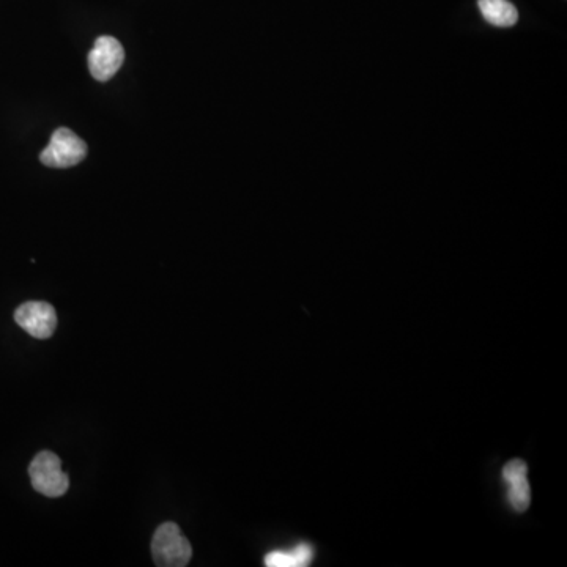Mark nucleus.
<instances>
[{
	"instance_id": "2",
	"label": "nucleus",
	"mask_w": 567,
	"mask_h": 567,
	"mask_svg": "<svg viewBox=\"0 0 567 567\" xmlns=\"http://www.w3.org/2000/svg\"><path fill=\"white\" fill-rule=\"evenodd\" d=\"M29 476L34 489L48 498L62 497L70 487V479L62 470V460L51 451H41L35 456L29 465Z\"/></svg>"
},
{
	"instance_id": "1",
	"label": "nucleus",
	"mask_w": 567,
	"mask_h": 567,
	"mask_svg": "<svg viewBox=\"0 0 567 567\" xmlns=\"http://www.w3.org/2000/svg\"><path fill=\"white\" fill-rule=\"evenodd\" d=\"M152 555L156 566L183 567L191 561L193 547L177 523L166 522L153 534Z\"/></svg>"
},
{
	"instance_id": "3",
	"label": "nucleus",
	"mask_w": 567,
	"mask_h": 567,
	"mask_svg": "<svg viewBox=\"0 0 567 567\" xmlns=\"http://www.w3.org/2000/svg\"><path fill=\"white\" fill-rule=\"evenodd\" d=\"M86 156V142L68 128H59L52 133L48 147L40 153V161L48 167L67 169L84 161Z\"/></svg>"
},
{
	"instance_id": "4",
	"label": "nucleus",
	"mask_w": 567,
	"mask_h": 567,
	"mask_svg": "<svg viewBox=\"0 0 567 567\" xmlns=\"http://www.w3.org/2000/svg\"><path fill=\"white\" fill-rule=\"evenodd\" d=\"M125 60V49L117 38L103 35L98 37L89 54L90 75L100 82L109 81Z\"/></svg>"
},
{
	"instance_id": "5",
	"label": "nucleus",
	"mask_w": 567,
	"mask_h": 567,
	"mask_svg": "<svg viewBox=\"0 0 567 567\" xmlns=\"http://www.w3.org/2000/svg\"><path fill=\"white\" fill-rule=\"evenodd\" d=\"M15 320L32 338H51L57 327L56 309L45 301H29L16 309Z\"/></svg>"
},
{
	"instance_id": "6",
	"label": "nucleus",
	"mask_w": 567,
	"mask_h": 567,
	"mask_svg": "<svg viewBox=\"0 0 567 567\" xmlns=\"http://www.w3.org/2000/svg\"><path fill=\"white\" fill-rule=\"evenodd\" d=\"M481 15L487 23L495 27L516 26L519 21V12L509 0H478Z\"/></svg>"
},
{
	"instance_id": "7",
	"label": "nucleus",
	"mask_w": 567,
	"mask_h": 567,
	"mask_svg": "<svg viewBox=\"0 0 567 567\" xmlns=\"http://www.w3.org/2000/svg\"><path fill=\"white\" fill-rule=\"evenodd\" d=\"M312 560V549L309 545L301 544L290 552H276L268 553L265 558V564L268 567H301L308 566Z\"/></svg>"
},
{
	"instance_id": "9",
	"label": "nucleus",
	"mask_w": 567,
	"mask_h": 567,
	"mask_svg": "<svg viewBox=\"0 0 567 567\" xmlns=\"http://www.w3.org/2000/svg\"><path fill=\"white\" fill-rule=\"evenodd\" d=\"M528 467L523 460L514 459L506 464L503 468V478L504 481L511 484V482L519 481V479L527 478Z\"/></svg>"
},
{
	"instance_id": "8",
	"label": "nucleus",
	"mask_w": 567,
	"mask_h": 567,
	"mask_svg": "<svg viewBox=\"0 0 567 567\" xmlns=\"http://www.w3.org/2000/svg\"><path fill=\"white\" fill-rule=\"evenodd\" d=\"M509 501L516 511H527L531 501V490L528 479L523 478L509 484Z\"/></svg>"
}]
</instances>
